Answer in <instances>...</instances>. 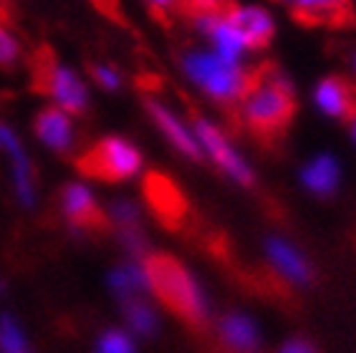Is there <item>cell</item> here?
Returning a JSON list of instances; mask_svg holds the SVG:
<instances>
[{
  "instance_id": "cell-20",
  "label": "cell",
  "mask_w": 356,
  "mask_h": 353,
  "mask_svg": "<svg viewBox=\"0 0 356 353\" xmlns=\"http://www.w3.org/2000/svg\"><path fill=\"white\" fill-rule=\"evenodd\" d=\"M122 303H124V315L129 320V326L137 333H142V336H152L154 328H157V318H154L152 308L147 306L144 300H139V295L122 300Z\"/></svg>"
},
{
  "instance_id": "cell-27",
  "label": "cell",
  "mask_w": 356,
  "mask_h": 353,
  "mask_svg": "<svg viewBox=\"0 0 356 353\" xmlns=\"http://www.w3.org/2000/svg\"><path fill=\"white\" fill-rule=\"evenodd\" d=\"M190 6V13H202V10H215L222 8V0H185Z\"/></svg>"
},
{
  "instance_id": "cell-31",
  "label": "cell",
  "mask_w": 356,
  "mask_h": 353,
  "mask_svg": "<svg viewBox=\"0 0 356 353\" xmlns=\"http://www.w3.org/2000/svg\"><path fill=\"white\" fill-rule=\"evenodd\" d=\"M351 66H354V71H356V51H354V56H351Z\"/></svg>"
},
{
  "instance_id": "cell-29",
  "label": "cell",
  "mask_w": 356,
  "mask_h": 353,
  "mask_svg": "<svg viewBox=\"0 0 356 353\" xmlns=\"http://www.w3.org/2000/svg\"><path fill=\"white\" fill-rule=\"evenodd\" d=\"M275 3H281V6H288V8H293L298 0H275Z\"/></svg>"
},
{
  "instance_id": "cell-8",
  "label": "cell",
  "mask_w": 356,
  "mask_h": 353,
  "mask_svg": "<svg viewBox=\"0 0 356 353\" xmlns=\"http://www.w3.org/2000/svg\"><path fill=\"white\" fill-rule=\"evenodd\" d=\"M195 134H197L200 144H202V147L210 151V156L218 162V167H222L235 182H240L243 187H250V184H253V172H250V167L240 159L238 151L227 144L222 131H220L213 122H207L202 116L195 119Z\"/></svg>"
},
{
  "instance_id": "cell-9",
  "label": "cell",
  "mask_w": 356,
  "mask_h": 353,
  "mask_svg": "<svg viewBox=\"0 0 356 353\" xmlns=\"http://www.w3.org/2000/svg\"><path fill=\"white\" fill-rule=\"evenodd\" d=\"M61 197H63V215H66V220L71 222L74 230L91 232V235L109 230V217L94 202V195L83 184H66Z\"/></svg>"
},
{
  "instance_id": "cell-17",
  "label": "cell",
  "mask_w": 356,
  "mask_h": 353,
  "mask_svg": "<svg viewBox=\"0 0 356 353\" xmlns=\"http://www.w3.org/2000/svg\"><path fill=\"white\" fill-rule=\"evenodd\" d=\"M301 179L314 195L326 197V195H331V192L336 190V184H339V164H336L334 156H329V154L316 156L314 162L303 167Z\"/></svg>"
},
{
  "instance_id": "cell-1",
  "label": "cell",
  "mask_w": 356,
  "mask_h": 353,
  "mask_svg": "<svg viewBox=\"0 0 356 353\" xmlns=\"http://www.w3.org/2000/svg\"><path fill=\"white\" fill-rule=\"evenodd\" d=\"M240 119L261 142H270L286 131L296 114L293 83L281 71H266L240 99Z\"/></svg>"
},
{
  "instance_id": "cell-23",
  "label": "cell",
  "mask_w": 356,
  "mask_h": 353,
  "mask_svg": "<svg viewBox=\"0 0 356 353\" xmlns=\"http://www.w3.org/2000/svg\"><path fill=\"white\" fill-rule=\"evenodd\" d=\"M91 76H94L96 86L104 88V91H119L122 88V74L111 63H94L91 66Z\"/></svg>"
},
{
  "instance_id": "cell-15",
  "label": "cell",
  "mask_w": 356,
  "mask_h": 353,
  "mask_svg": "<svg viewBox=\"0 0 356 353\" xmlns=\"http://www.w3.org/2000/svg\"><path fill=\"white\" fill-rule=\"evenodd\" d=\"M293 13L314 26H339L349 15V0H298Z\"/></svg>"
},
{
  "instance_id": "cell-13",
  "label": "cell",
  "mask_w": 356,
  "mask_h": 353,
  "mask_svg": "<svg viewBox=\"0 0 356 353\" xmlns=\"http://www.w3.org/2000/svg\"><path fill=\"white\" fill-rule=\"evenodd\" d=\"M35 134L46 147L56 151L69 149L71 142H74V124H71V114H66L58 106H46V109L38 111L33 124Z\"/></svg>"
},
{
  "instance_id": "cell-19",
  "label": "cell",
  "mask_w": 356,
  "mask_h": 353,
  "mask_svg": "<svg viewBox=\"0 0 356 353\" xmlns=\"http://www.w3.org/2000/svg\"><path fill=\"white\" fill-rule=\"evenodd\" d=\"M111 288L117 293L119 298L127 300V298H134L139 293L147 288V278H144V270H139L137 265H124L119 270L111 272Z\"/></svg>"
},
{
  "instance_id": "cell-26",
  "label": "cell",
  "mask_w": 356,
  "mask_h": 353,
  "mask_svg": "<svg viewBox=\"0 0 356 353\" xmlns=\"http://www.w3.org/2000/svg\"><path fill=\"white\" fill-rule=\"evenodd\" d=\"M152 10H157V13H172V10H177L179 6H185V0H144Z\"/></svg>"
},
{
  "instance_id": "cell-5",
  "label": "cell",
  "mask_w": 356,
  "mask_h": 353,
  "mask_svg": "<svg viewBox=\"0 0 356 353\" xmlns=\"http://www.w3.org/2000/svg\"><path fill=\"white\" fill-rule=\"evenodd\" d=\"M38 88L54 101V106L63 109L66 114L79 116L89 109V86L83 76L61 61H46L38 68Z\"/></svg>"
},
{
  "instance_id": "cell-12",
  "label": "cell",
  "mask_w": 356,
  "mask_h": 353,
  "mask_svg": "<svg viewBox=\"0 0 356 353\" xmlns=\"http://www.w3.org/2000/svg\"><path fill=\"white\" fill-rule=\"evenodd\" d=\"M147 111H149L152 122L157 124L159 129H162V134H165L182 154H187L190 159H200V156H202L197 136H192V131L179 122V116H175V111L167 109L165 104L157 101V99H147Z\"/></svg>"
},
{
  "instance_id": "cell-25",
  "label": "cell",
  "mask_w": 356,
  "mask_h": 353,
  "mask_svg": "<svg viewBox=\"0 0 356 353\" xmlns=\"http://www.w3.org/2000/svg\"><path fill=\"white\" fill-rule=\"evenodd\" d=\"M111 215L122 224V230H129V227H139V210L131 202H117L111 207Z\"/></svg>"
},
{
  "instance_id": "cell-22",
  "label": "cell",
  "mask_w": 356,
  "mask_h": 353,
  "mask_svg": "<svg viewBox=\"0 0 356 353\" xmlns=\"http://www.w3.org/2000/svg\"><path fill=\"white\" fill-rule=\"evenodd\" d=\"M0 348H3V353H26V340H23L18 326L8 315L0 318Z\"/></svg>"
},
{
  "instance_id": "cell-16",
  "label": "cell",
  "mask_w": 356,
  "mask_h": 353,
  "mask_svg": "<svg viewBox=\"0 0 356 353\" xmlns=\"http://www.w3.org/2000/svg\"><path fill=\"white\" fill-rule=\"evenodd\" d=\"M266 250H268V258L273 260V265L288 280L303 283V286L311 280V268L301 258V252L293 250L288 243H283V240H268Z\"/></svg>"
},
{
  "instance_id": "cell-2",
  "label": "cell",
  "mask_w": 356,
  "mask_h": 353,
  "mask_svg": "<svg viewBox=\"0 0 356 353\" xmlns=\"http://www.w3.org/2000/svg\"><path fill=\"white\" fill-rule=\"evenodd\" d=\"M179 68L192 86L220 104L240 101L258 79V74L250 71L245 61L225 58L215 48H187L179 56Z\"/></svg>"
},
{
  "instance_id": "cell-14",
  "label": "cell",
  "mask_w": 356,
  "mask_h": 353,
  "mask_svg": "<svg viewBox=\"0 0 356 353\" xmlns=\"http://www.w3.org/2000/svg\"><path fill=\"white\" fill-rule=\"evenodd\" d=\"M0 149H6L10 154V162H13V176H15V190H18V197L23 199V204L33 202V184H31V167H28L26 151H23L18 136L13 134L10 126L0 122Z\"/></svg>"
},
{
  "instance_id": "cell-10",
  "label": "cell",
  "mask_w": 356,
  "mask_h": 353,
  "mask_svg": "<svg viewBox=\"0 0 356 353\" xmlns=\"http://www.w3.org/2000/svg\"><path fill=\"white\" fill-rule=\"evenodd\" d=\"M227 10H230V18H233V23L238 26L240 33H243L250 51H261V48H266L268 43L273 41L275 18L266 6H258V3H235V6H227Z\"/></svg>"
},
{
  "instance_id": "cell-6",
  "label": "cell",
  "mask_w": 356,
  "mask_h": 353,
  "mask_svg": "<svg viewBox=\"0 0 356 353\" xmlns=\"http://www.w3.org/2000/svg\"><path fill=\"white\" fill-rule=\"evenodd\" d=\"M192 28L197 31L210 48H215L220 56L233 58V61H245L248 54H253L248 48L245 38L238 31V26L230 18V10L225 6L215 8V10H202V13H190Z\"/></svg>"
},
{
  "instance_id": "cell-21",
  "label": "cell",
  "mask_w": 356,
  "mask_h": 353,
  "mask_svg": "<svg viewBox=\"0 0 356 353\" xmlns=\"http://www.w3.org/2000/svg\"><path fill=\"white\" fill-rule=\"evenodd\" d=\"M23 46L18 41V35L0 21V68H10L21 61Z\"/></svg>"
},
{
  "instance_id": "cell-7",
  "label": "cell",
  "mask_w": 356,
  "mask_h": 353,
  "mask_svg": "<svg viewBox=\"0 0 356 353\" xmlns=\"http://www.w3.org/2000/svg\"><path fill=\"white\" fill-rule=\"evenodd\" d=\"M142 190L154 217L170 230H179L190 215V204H187L185 192L179 190V184L165 172H149L144 176Z\"/></svg>"
},
{
  "instance_id": "cell-32",
  "label": "cell",
  "mask_w": 356,
  "mask_h": 353,
  "mask_svg": "<svg viewBox=\"0 0 356 353\" xmlns=\"http://www.w3.org/2000/svg\"><path fill=\"white\" fill-rule=\"evenodd\" d=\"M26 353H28V351H26Z\"/></svg>"
},
{
  "instance_id": "cell-28",
  "label": "cell",
  "mask_w": 356,
  "mask_h": 353,
  "mask_svg": "<svg viewBox=\"0 0 356 353\" xmlns=\"http://www.w3.org/2000/svg\"><path fill=\"white\" fill-rule=\"evenodd\" d=\"M281 353H316V351L306 340H291V343H286V346L281 348Z\"/></svg>"
},
{
  "instance_id": "cell-4",
  "label": "cell",
  "mask_w": 356,
  "mask_h": 353,
  "mask_svg": "<svg viewBox=\"0 0 356 353\" xmlns=\"http://www.w3.org/2000/svg\"><path fill=\"white\" fill-rule=\"evenodd\" d=\"M76 167L81 174L102 179V182H124L139 172L142 156L137 147L122 136H106L83 151Z\"/></svg>"
},
{
  "instance_id": "cell-24",
  "label": "cell",
  "mask_w": 356,
  "mask_h": 353,
  "mask_svg": "<svg viewBox=\"0 0 356 353\" xmlns=\"http://www.w3.org/2000/svg\"><path fill=\"white\" fill-rule=\"evenodd\" d=\"M99 353H134V346L122 331H106L99 338Z\"/></svg>"
},
{
  "instance_id": "cell-18",
  "label": "cell",
  "mask_w": 356,
  "mask_h": 353,
  "mask_svg": "<svg viewBox=\"0 0 356 353\" xmlns=\"http://www.w3.org/2000/svg\"><path fill=\"white\" fill-rule=\"evenodd\" d=\"M220 331H222L227 343L233 348H238V351L248 353L258 346V331H255L253 320L245 318V315H240V313L225 315L222 323H220Z\"/></svg>"
},
{
  "instance_id": "cell-30",
  "label": "cell",
  "mask_w": 356,
  "mask_h": 353,
  "mask_svg": "<svg viewBox=\"0 0 356 353\" xmlns=\"http://www.w3.org/2000/svg\"><path fill=\"white\" fill-rule=\"evenodd\" d=\"M351 134H354V139H356V116L351 119Z\"/></svg>"
},
{
  "instance_id": "cell-3",
  "label": "cell",
  "mask_w": 356,
  "mask_h": 353,
  "mask_svg": "<svg viewBox=\"0 0 356 353\" xmlns=\"http://www.w3.org/2000/svg\"><path fill=\"white\" fill-rule=\"evenodd\" d=\"M144 278L147 288L157 295L172 313L187 320L195 328H205L207 323V303L202 298V290L195 283L187 268L182 263L167 255V252H154L144 258Z\"/></svg>"
},
{
  "instance_id": "cell-11",
  "label": "cell",
  "mask_w": 356,
  "mask_h": 353,
  "mask_svg": "<svg viewBox=\"0 0 356 353\" xmlns=\"http://www.w3.org/2000/svg\"><path fill=\"white\" fill-rule=\"evenodd\" d=\"M316 106L334 119H354L356 116V94L349 81L339 76H326L314 88Z\"/></svg>"
}]
</instances>
